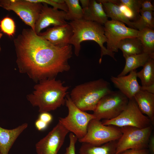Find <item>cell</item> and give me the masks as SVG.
<instances>
[{
  "label": "cell",
  "mask_w": 154,
  "mask_h": 154,
  "mask_svg": "<svg viewBox=\"0 0 154 154\" xmlns=\"http://www.w3.org/2000/svg\"><path fill=\"white\" fill-rule=\"evenodd\" d=\"M16 62L19 72L38 82L68 71L72 45L55 46L31 29H24L14 39Z\"/></svg>",
  "instance_id": "cell-1"
},
{
  "label": "cell",
  "mask_w": 154,
  "mask_h": 154,
  "mask_svg": "<svg viewBox=\"0 0 154 154\" xmlns=\"http://www.w3.org/2000/svg\"><path fill=\"white\" fill-rule=\"evenodd\" d=\"M69 131L59 122L35 145L37 154H57Z\"/></svg>",
  "instance_id": "cell-12"
},
{
  "label": "cell",
  "mask_w": 154,
  "mask_h": 154,
  "mask_svg": "<svg viewBox=\"0 0 154 154\" xmlns=\"http://www.w3.org/2000/svg\"><path fill=\"white\" fill-rule=\"evenodd\" d=\"M154 10V7L151 3V1L142 0L140 12L153 11Z\"/></svg>",
  "instance_id": "cell-31"
},
{
  "label": "cell",
  "mask_w": 154,
  "mask_h": 154,
  "mask_svg": "<svg viewBox=\"0 0 154 154\" xmlns=\"http://www.w3.org/2000/svg\"><path fill=\"white\" fill-rule=\"evenodd\" d=\"M153 128L152 125L142 128L132 126L120 128L122 134L117 141L115 154L129 149H147Z\"/></svg>",
  "instance_id": "cell-5"
},
{
  "label": "cell",
  "mask_w": 154,
  "mask_h": 154,
  "mask_svg": "<svg viewBox=\"0 0 154 154\" xmlns=\"http://www.w3.org/2000/svg\"><path fill=\"white\" fill-rule=\"evenodd\" d=\"M125 58L133 55L143 52V48L140 40L137 37L125 38L121 40L118 46Z\"/></svg>",
  "instance_id": "cell-21"
},
{
  "label": "cell",
  "mask_w": 154,
  "mask_h": 154,
  "mask_svg": "<svg viewBox=\"0 0 154 154\" xmlns=\"http://www.w3.org/2000/svg\"><path fill=\"white\" fill-rule=\"evenodd\" d=\"M3 33H1V32H0V40L2 38L3 36ZM1 46L0 44V51H1Z\"/></svg>",
  "instance_id": "cell-38"
},
{
  "label": "cell",
  "mask_w": 154,
  "mask_h": 154,
  "mask_svg": "<svg viewBox=\"0 0 154 154\" xmlns=\"http://www.w3.org/2000/svg\"><path fill=\"white\" fill-rule=\"evenodd\" d=\"M65 104L68 110V114L65 117L60 118L58 122L78 139H81L86 134L89 122L95 117L93 114L88 113L78 108L68 95Z\"/></svg>",
  "instance_id": "cell-6"
},
{
  "label": "cell",
  "mask_w": 154,
  "mask_h": 154,
  "mask_svg": "<svg viewBox=\"0 0 154 154\" xmlns=\"http://www.w3.org/2000/svg\"><path fill=\"white\" fill-rule=\"evenodd\" d=\"M137 37L141 41L143 52L148 54L150 58H154V30L145 29L139 31Z\"/></svg>",
  "instance_id": "cell-23"
},
{
  "label": "cell",
  "mask_w": 154,
  "mask_h": 154,
  "mask_svg": "<svg viewBox=\"0 0 154 154\" xmlns=\"http://www.w3.org/2000/svg\"><path fill=\"white\" fill-rule=\"evenodd\" d=\"M38 119L49 124L52 120L53 117L48 112H43L40 113Z\"/></svg>",
  "instance_id": "cell-32"
},
{
  "label": "cell",
  "mask_w": 154,
  "mask_h": 154,
  "mask_svg": "<svg viewBox=\"0 0 154 154\" xmlns=\"http://www.w3.org/2000/svg\"><path fill=\"white\" fill-rule=\"evenodd\" d=\"M102 4L107 17L112 20L122 22L133 28V22L126 16L121 10L119 5L113 3L112 0H98Z\"/></svg>",
  "instance_id": "cell-19"
},
{
  "label": "cell",
  "mask_w": 154,
  "mask_h": 154,
  "mask_svg": "<svg viewBox=\"0 0 154 154\" xmlns=\"http://www.w3.org/2000/svg\"><path fill=\"white\" fill-rule=\"evenodd\" d=\"M117 141H110L98 146L82 143L79 150V154H115Z\"/></svg>",
  "instance_id": "cell-20"
},
{
  "label": "cell",
  "mask_w": 154,
  "mask_h": 154,
  "mask_svg": "<svg viewBox=\"0 0 154 154\" xmlns=\"http://www.w3.org/2000/svg\"><path fill=\"white\" fill-rule=\"evenodd\" d=\"M35 125L36 128L39 131L45 130L49 125L38 118L35 121Z\"/></svg>",
  "instance_id": "cell-34"
},
{
  "label": "cell",
  "mask_w": 154,
  "mask_h": 154,
  "mask_svg": "<svg viewBox=\"0 0 154 154\" xmlns=\"http://www.w3.org/2000/svg\"><path fill=\"white\" fill-rule=\"evenodd\" d=\"M42 3L41 11L35 25V32L37 34L51 25H62L67 23L65 20L66 12Z\"/></svg>",
  "instance_id": "cell-13"
},
{
  "label": "cell",
  "mask_w": 154,
  "mask_h": 154,
  "mask_svg": "<svg viewBox=\"0 0 154 154\" xmlns=\"http://www.w3.org/2000/svg\"><path fill=\"white\" fill-rule=\"evenodd\" d=\"M82 5V7L83 9L86 8L89 4V0H79Z\"/></svg>",
  "instance_id": "cell-37"
},
{
  "label": "cell",
  "mask_w": 154,
  "mask_h": 154,
  "mask_svg": "<svg viewBox=\"0 0 154 154\" xmlns=\"http://www.w3.org/2000/svg\"><path fill=\"white\" fill-rule=\"evenodd\" d=\"M112 1L118 5H123L126 7L131 12L134 21L139 17L142 0H112Z\"/></svg>",
  "instance_id": "cell-27"
},
{
  "label": "cell",
  "mask_w": 154,
  "mask_h": 154,
  "mask_svg": "<svg viewBox=\"0 0 154 154\" xmlns=\"http://www.w3.org/2000/svg\"><path fill=\"white\" fill-rule=\"evenodd\" d=\"M148 147L150 154H154V135L153 134L150 137Z\"/></svg>",
  "instance_id": "cell-35"
},
{
  "label": "cell",
  "mask_w": 154,
  "mask_h": 154,
  "mask_svg": "<svg viewBox=\"0 0 154 154\" xmlns=\"http://www.w3.org/2000/svg\"><path fill=\"white\" fill-rule=\"evenodd\" d=\"M150 58L148 54L144 52L126 57L125 58V66L117 76L126 75L129 72L135 70L139 67L143 66Z\"/></svg>",
  "instance_id": "cell-22"
},
{
  "label": "cell",
  "mask_w": 154,
  "mask_h": 154,
  "mask_svg": "<svg viewBox=\"0 0 154 154\" xmlns=\"http://www.w3.org/2000/svg\"><path fill=\"white\" fill-rule=\"evenodd\" d=\"M28 126V124L25 123L11 129L0 126V154H8L17 138Z\"/></svg>",
  "instance_id": "cell-16"
},
{
  "label": "cell",
  "mask_w": 154,
  "mask_h": 154,
  "mask_svg": "<svg viewBox=\"0 0 154 154\" xmlns=\"http://www.w3.org/2000/svg\"><path fill=\"white\" fill-rule=\"evenodd\" d=\"M104 25L107 49L111 52H118V44L121 40L137 37L138 30L127 27L122 22L108 20Z\"/></svg>",
  "instance_id": "cell-11"
},
{
  "label": "cell",
  "mask_w": 154,
  "mask_h": 154,
  "mask_svg": "<svg viewBox=\"0 0 154 154\" xmlns=\"http://www.w3.org/2000/svg\"><path fill=\"white\" fill-rule=\"evenodd\" d=\"M73 34L72 28L68 23L63 25L54 26L38 35L55 46L62 47L69 44Z\"/></svg>",
  "instance_id": "cell-14"
},
{
  "label": "cell",
  "mask_w": 154,
  "mask_h": 154,
  "mask_svg": "<svg viewBox=\"0 0 154 154\" xmlns=\"http://www.w3.org/2000/svg\"><path fill=\"white\" fill-rule=\"evenodd\" d=\"M105 125L100 120L94 119L89 122L84 136L78 139L81 143L100 146L110 141L118 140L122 133L120 128Z\"/></svg>",
  "instance_id": "cell-8"
},
{
  "label": "cell",
  "mask_w": 154,
  "mask_h": 154,
  "mask_svg": "<svg viewBox=\"0 0 154 154\" xmlns=\"http://www.w3.org/2000/svg\"><path fill=\"white\" fill-rule=\"evenodd\" d=\"M133 98L143 114L146 115L151 122H154V94L140 90Z\"/></svg>",
  "instance_id": "cell-17"
},
{
  "label": "cell",
  "mask_w": 154,
  "mask_h": 154,
  "mask_svg": "<svg viewBox=\"0 0 154 154\" xmlns=\"http://www.w3.org/2000/svg\"><path fill=\"white\" fill-rule=\"evenodd\" d=\"M42 6L41 3L30 0H0V7L13 11L34 31Z\"/></svg>",
  "instance_id": "cell-10"
},
{
  "label": "cell",
  "mask_w": 154,
  "mask_h": 154,
  "mask_svg": "<svg viewBox=\"0 0 154 154\" xmlns=\"http://www.w3.org/2000/svg\"><path fill=\"white\" fill-rule=\"evenodd\" d=\"M31 1L40 3H45L48 5H50L52 7L64 11L66 12L68 11L67 6L65 2L63 3H59L56 2L54 0H30Z\"/></svg>",
  "instance_id": "cell-29"
},
{
  "label": "cell",
  "mask_w": 154,
  "mask_h": 154,
  "mask_svg": "<svg viewBox=\"0 0 154 154\" xmlns=\"http://www.w3.org/2000/svg\"><path fill=\"white\" fill-rule=\"evenodd\" d=\"M141 15L135 21L133 22V28L138 31L145 29H153L154 19L153 11L140 12Z\"/></svg>",
  "instance_id": "cell-26"
},
{
  "label": "cell",
  "mask_w": 154,
  "mask_h": 154,
  "mask_svg": "<svg viewBox=\"0 0 154 154\" xmlns=\"http://www.w3.org/2000/svg\"><path fill=\"white\" fill-rule=\"evenodd\" d=\"M140 90L146 91L149 92L154 94V84L146 86H141Z\"/></svg>",
  "instance_id": "cell-36"
},
{
  "label": "cell",
  "mask_w": 154,
  "mask_h": 154,
  "mask_svg": "<svg viewBox=\"0 0 154 154\" xmlns=\"http://www.w3.org/2000/svg\"><path fill=\"white\" fill-rule=\"evenodd\" d=\"M129 101V99L119 90H112L100 100L93 114L98 120L112 119L125 109Z\"/></svg>",
  "instance_id": "cell-7"
},
{
  "label": "cell",
  "mask_w": 154,
  "mask_h": 154,
  "mask_svg": "<svg viewBox=\"0 0 154 154\" xmlns=\"http://www.w3.org/2000/svg\"><path fill=\"white\" fill-rule=\"evenodd\" d=\"M1 31L10 37L14 36L16 31V25L13 19L6 16L0 21Z\"/></svg>",
  "instance_id": "cell-28"
},
{
  "label": "cell",
  "mask_w": 154,
  "mask_h": 154,
  "mask_svg": "<svg viewBox=\"0 0 154 154\" xmlns=\"http://www.w3.org/2000/svg\"><path fill=\"white\" fill-rule=\"evenodd\" d=\"M68 8L65 20L70 21L83 19V9L79 0H64Z\"/></svg>",
  "instance_id": "cell-25"
},
{
  "label": "cell",
  "mask_w": 154,
  "mask_h": 154,
  "mask_svg": "<svg viewBox=\"0 0 154 154\" xmlns=\"http://www.w3.org/2000/svg\"><path fill=\"white\" fill-rule=\"evenodd\" d=\"M120 154H150L147 149H129L126 150Z\"/></svg>",
  "instance_id": "cell-33"
},
{
  "label": "cell",
  "mask_w": 154,
  "mask_h": 154,
  "mask_svg": "<svg viewBox=\"0 0 154 154\" xmlns=\"http://www.w3.org/2000/svg\"><path fill=\"white\" fill-rule=\"evenodd\" d=\"M83 19L103 25L108 20L102 3L95 0H89L88 7L83 9Z\"/></svg>",
  "instance_id": "cell-18"
},
{
  "label": "cell",
  "mask_w": 154,
  "mask_h": 154,
  "mask_svg": "<svg viewBox=\"0 0 154 154\" xmlns=\"http://www.w3.org/2000/svg\"><path fill=\"white\" fill-rule=\"evenodd\" d=\"M38 82L27 98L33 106L38 107L40 113L54 110L64 105L69 87L64 86L63 82L55 77Z\"/></svg>",
  "instance_id": "cell-2"
},
{
  "label": "cell",
  "mask_w": 154,
  "mask_h": 154,
  "mask_svg": "<svg viewBox=\"0 0 154 154\" xmlns=\"http://www.w3.org/2000/svg\"><path fill=\"white\" fill-rule=\"evenodd\" d=\"M140 71L137 72V78L141 81V86H146L154 84V58H150Z\"/></svg>",
  "instance_id": "cell-24"
},
{
  "label": "cell",
  "mask_w": 154,
  "mask_h": 154,
  "mask_svg": "<svg viewBox=\"0 0 154 154\" xmlns=\"http://www.w3.org/2000/svg\"><path fill=\"white\" fill-rule=\"evenodd\" d=\"M102 122L104 125L119 128L132 126L142 128L152 123L149 118L141 112L133 98L129 99L125 108L117 117L110 120H104Z\"/></svg>",
  "instance_id": "cell-9"
},
{
  "label": "cell",
  "mask_w": 154,
  "mask_h": 154,
  "mask_svg": "<svg viewBox=\"0 0 154 154\" xmlns=\"http://www.w3.org/2000/svg\"><path fill=\"white\" fill-rule=\"evenodd\" d=\"M112 91L110 83L100 79L76 86L69 96L74 104L80 110L94 111L100 100Z\"/></svg>",
  "instance_id": "cell-4"
},
{
  "label": "cell",
  "mask_w": 154,
  "mask_h": 154,
  "mask_svg": "<svg viewBox=\"0 0 154 154\" xmlns=\"http://www.w3.org/2000/svg\"><path fill=\"white\" fill-rule=\"evenodd\" d=\"M137 72L135 70L130 72L127 75L112 76L110 78L115 87L129 99L133 98L140 90L141 86L138 82Z\"/></svg>",
  "instance_id": "cell-15"
},
{
  "label": "cell",
  "mask_w": 154,
  "mask_h": 154,
  "mask_svg": "<svg viewBox=\"0 0 154 154\" xmlns=\"http://www.w3.org/2000/svg\"><path fill=\"white\" fill-rule=\"evenodd\" d=\"M68 23L72 28L73 34L70 41L69 44L74 47V52L76 56L79 54L81 49V43L86 40H93L96 42L101 49L100 57L99 62L101 63L103 56L108 55L115 61L114 52L108 50L104 45L106 41L104 35V27L95 22L83 19Z\"/></svg>",
  "instance_id": "cell-3"
},
{
  "label": "cell",
  "mask_w": 154,
  "mask_h": 154,
  "mask_svg": "<svg viewBox=\"0 0 154 154\" xmlns=\"http://www.w3.org/2000/svg\"><path fill=\"white\" fill-rule=\"evenodd\" d=\"M69 145L66 147L64 154H76L75 144L78 139L72 133L69 134Z\"/></svg>",
  "instance_id": "cell-30"
}]
</instances>
